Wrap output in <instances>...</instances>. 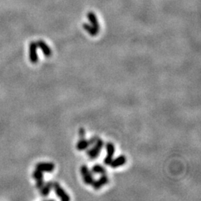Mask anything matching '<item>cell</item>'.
Masks as SVG:
<instances>
[{
	"mask_svg": "<svg viewBox=\"0 0 201 201\" xmlns=\"http://www.w3.org/2000/svg\"><path fill=\"white\" fill-rule=\"evenodd\" d=\"M53 189V182H47L44 183L43 186L40 189V193L43 197H47Z\"/></svg>",
	"mask_w": 201,
	"mask_h": 201,
	"instance_id": "8fae6325",
	"label": "cell"
},
{
	"mask_svg": "<svg viewBox=\"0 0 201 201\" xmlns=\"http://www.w3.org/2000/svg\"><path fill=\"white\" fill-rule=\"evenodd\" d=\"M78 134H79V137H80V139H83V138H85L86 131H85V130H84V128L81 127L80 129H79Z\"/></svg>",
	"mask_w": 201,
	"mask_h": 201,
	"instance_id": "2e32d148",
	"label": "cell"
},
{
	"mask_svg": "<svg viewBox=\"0 0 201 201\" xmlns=\"http://www.w3.org/2000/svg\"><path fill=\"white\" fill-rule=\"evenodd\" d=\"M33 176L34 179L36 180V187L38 189H40L42 186L44 184V181H43V172L39 171V170H35L33 172Z\"/></svg>",
	"mask_w": 201,
	"mask_h": 201,
	"instance_id": "30bf717a",
	"label": "cell"
},
{
	"mask_svg": "<svg viewBox=\"0 0 201 201\" xmlns=\"http://www.w3.org/2000/svg\"><path fill=\"white\" fill-rule=\"evenodd\" d=\"M37 43H31L30 49H29V58H30V61L32 64H36V63H37V61H38V55H37Z\"/></svg>",
	"mask_w": 201,
	"mask_h": 201,
	"instance_id": "9c48e42d",
	"label": "cell"
},
{
	"mask_svg": "<svg viewBox=\"0 0 201 201\" xmlns=\"http://www.w3.org/2000/svg\"><path fill=\"white\" fill-rule=\"evenodd\" d=\"M55 168V165L52 163H39L36 165V169L42 172H52Z\"/></svg>",
	"mask_w": 201,
	"mask_h": 201,
	"instance_id": "52a82bcc",
	"label": "cell"
},
{
	"mask_svg": "<svg viewBox=\"0 0 201 201\" xmlns=\"http://www.w3.org/2000/svg\"><path fill=\"white\" fill-rule=\"evenodd\" d=\"M126 163H127V158H126L125 156L121 155L116 157V158L113 159L111 163H110L109 166L111 167L112 168H117L125 165Z\"/></svg>",
	"mask_w": 201,
	"mask_h": 201,
	"instance_id": "ba28073f",
	"label": "cell"
},
{
	"mask_svg": "<svg viewBox=\"0 0 201 201\" xmlns=\"http://www.w3.org/2000/svg\"><path fill=\"white\" fill-rule=\"evenodd\" d=\"M106 150L107 156L104 160V164L105 165H109L112 160H113V157H114L115 150H116L115 145L112 142H107L106 144Z\"/></svg>",
	"mask_w": 201,
	"mask_h": 201,
	"instance_id": "5b68a950",
	"label": "cell"
},
{
	"mask_svg": "<svg viewBox=\"0 0 201 201\" xmlns=\"http://www.w3.org/2000/svg\"><path fill=\"white\" fill-rule=\"evenodd\" d=\"M91 171L92 174H107V170L103 165L100 164H95L92 167Z\"/></svg>",
	"mask_w": 201,
	"mask_h": 201,
	"instance_id": "4fadbf2b",
	"label": "cell"
},
{
	"mask_svg": "<svg viewBox=\"0 0 201 201\" xmlns=\"http://www.w3.org/2000/svg\"><path fill=\"white\" fill-rule=\"evenodd\" d=\"M83 27H84V30H85L87 32H88L91 36H96L97 34H98V32L96 29H95L93 27L91 26V25H88V24H84V25H83Z\"/></svg>",
	"mask_w": 201,
	"mask_h": 201,
	"instance_id": "9a60e30c",
	"label": "cell"
},
{
	"mask_svg": "<svg viewBox=\"0 0 201 201\" xmlns=\"http://www.w3.org/2000/svg\"><path fill=\"white\" fill-rule=\"evenodd\" d=\"M87 18L90 19V22L92 23V26L95 29H96L97 31H99V24H98V20H97L96 17H95V14L90 12L87 14Z\"/></svg>",
	"mask_w": 201,
	"mask_h": 201,
	"instance_id": "5bb4252c",
	"label": "cell"
},
{
	"mask_svg": "<svg viewBox=\"0 0 201 201\" xmlns=\"http://www.w3.org/2000/svg\"><path fill=\"white\" fill-rule=\"evenodd\" d=\"M37 47H39L40 48H41L42 51H43V53L44 54L45 56H46V57L51 56V50L46 43H44L43 41L40 40V41H39L38 43H37Z\"/></svg>",
	"mask_w": 201,
	"mask_h": 201,
	"instance_id": "7c38bea8",
	"label": "cell"
},
{
	"mask_svg": "<svg viewBox=\"0 0 201 201\" xmlns=\"http://www.w3.org/2000/svg\"><path fill=\"white\" fill-rule=\"evenodd\" d=\"M53 189H54L57 197L61 199L62 201H69L70 200V197L69 196V194L66 193L64 188L58 183H53Z\"/></svg>",
	"mask_w": 201,
	"mask_h": 201,
	"instance_id": "277c9868",
	"label": "cell"
},
{
	"mask_svg": "<svg viewBox=\"0 0 201 201\" xmlns=\"http://www.w3.org/2000/svg\"><path fill=\"white\" fill-rule=\"evenodd\" d=\"M109 183V177L107 174H102L96 180H94L92 183V187L94 190H99L102 187L106 186Z\"/></svg>",
	"mask_w": 201,
	"mask_h": 201,
	"instance_id": "8992f818",
	"label": "cell"
},
{
	"mask_svg": "<svg viewBox=\"0 0 201 201\" xmlns=\"http://www.w3.org/2000/svg\"><path fill=\"white\" fill-rule=\"evenodd\" d=\"M98 137L97 136L95 137H92L90 138L89 140L86 139L85 138H83V139H80V140L77 142L75 145V148L77 149L78 151H83V150H85L87 149H88V147L93 144L95 143L97 140H98Z\"/></svg>",
	"mask_w": 201,
	"mask_h": 201,
	"instance_id": "3957f363",
	"label": "cell"
},
{
	"mask_svg": "<svg viewBox=\"0 0 201 201\" xmlns=\"http://www.w3.org/2000/svg\"><path fill=\"white\" fill-rule=\"evenodd\" d=\"M80 173L84 183L87 186H91L92 183L95 180L91 170H90V168L86 165H83L80 168Z\"/></svg>",
	"mask_w": 201,
	"mask_h": 201,
	"instance_id": "7a4b0ae2",
	"label": "cell"
},
{
	"mask_svg": "<svg viewBox=\"0 0 201 201\" xmlns=\"http://www.w3.org/2000/svg\"><path fill=\"white\" fill-rule=\"evenodd\" d=\"M104 145V141L101 139L98 138V140L95 142V143L92 145V147L89 149L87 151V156L90 160H95L100 155V152H101L102 149H103Z\"/></svg>",
	"mask_w": 201,
	"mask_h": 201,
	"instance_id": "6da1fadb",
	"label": "cell"
}]
</instances>
